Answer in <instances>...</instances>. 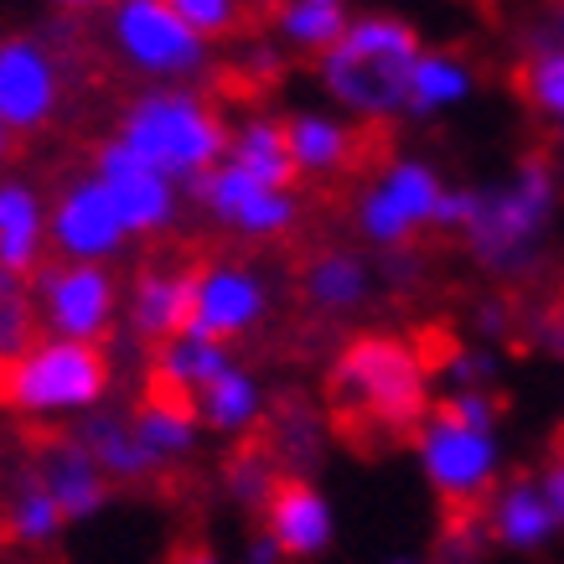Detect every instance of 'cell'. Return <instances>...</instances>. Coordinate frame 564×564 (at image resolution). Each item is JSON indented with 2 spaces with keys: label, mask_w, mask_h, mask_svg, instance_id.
<instances>
[{
  "label": "cell",
  "mask_w": 564,
  "mask_h": 564,
  "mask_svg": "<svg viewBox=\"0 0 564 564\" xmlns=\"http://www.w3.org/2000/svg\"><path fill=\"white\" fill-rule=\"evenodd\" d=\"M322 404L332 435L358 451L414 445L435 410V352L410 332H347L326 358Z\"/></svg>",
  "instance_id": "cell-1"
},
{
  "label": "cell",
  "mask_w": 564,
  "mask_h": 564,
  "mask_svg": "<svg viewBox=\"0 0 564 564\" xmlns=\"http://www.w3.org/2000/svg\"><path fill=\"white\" fill-rule=\"evenodd\" d=\"M564 203V176L554 151H529L513 172L471 187V207L456 243L492 285H523L539 274L549 254V234Z\"/></svg>",
  "instance_id": "cell-2"
},
{
  "label": "cell",
  "mask_w": 564,
  "mask_h": 564,
  "mask_svg": "<svg viewBox=\"0 0 564 564\" xmlns=\"http://www.w3.org/2000/svg\"><path fill=\"white\" fill-rule=\"evenodd\" d=\"M420 57H425V42L410 21L389 17V11H362L311 68H316L322 99L352 124H362L368 135H378V130L410 120V88Z\"/></svg>",
  "instance_id": "cell-3"
},
{
  "label": "cell",
  "mask_w": 564,
  "mask_h": 564,
  "mask_svg": "<svg viewBox=\"0 0 564 564\" xmlns=\"http://www.w3.org/2000/svg\"><path fill=\"white\" fill-rule=\"evenodd\" d=\"M140 161L166 172L182 187H197L223 155L234 135V115L223 109L213 88L197 84H140L130 99L115 109V130Z\"/></svg>",
  "instance_id": "cell-4"
},
{
  "label": "cell",
  "mask_w": 564,
  "mask_h": 564,
  "mask_svg": "<svg viewBox=\"0 0 564 564\" xmlns=\"http://www.w3.org/2000/svg\"><path fill=\"white\" fill-rule=\"evenodd\" d=\"M115 378V347L42 332L17 362L0 368V414L21 420L26 430H68L109 404Z\"/></svg>",
  "instance_id": "cell-5"
},
{
  "label": "cell",
  "mask_w": 564,
  "mask_h": 564,
  "mask_svg": "<svg viewBox=\"0 0 564 564\" xmlns=\"http://www.w3.org/2000/svg\"><path fill=\"white\" fill-rule=\"evenodd\" d=\"M497 414L502 399L492 389H445L435 410L414 435L430 492L441 497V513L487 508L497 481Z\"/></svg>",
  "instance_id": "cell-6"
},
{
  "label": "cell",
  "mask_w": 564,
  "mask_h": 564,
  "mask_svg": "<svg viewBox=\"0 0 564 564\" xmlns=\"http://www.w3.org/2000/svg\"><path fill=\"white\" fill-rule=\"evenodd\" d=\"M78 21L52 17L36 32L0 36V120L17 140L57 130L78 84Z\"/></svg>",
  "instance_id": "cell-7"
},
{
  "label": "cell",
  "mask_w": 564,
  "mask_h": 564,
  "mask_svg": "<svg viewBox=\"0 0 564 564\" xmlns=\"http://www.w3.org/2000/svg\"><path fill=\"white\" fill-rule=\"evenodd\" d=\"M104 52L140 84H197L218 73V47L172 11V0H109L99 17Z\"/></svg>",
  "instance_id": "cell-8"
},
{
  "label": "cell",
  "mask_w": 564,
  "mask_h": 564,
  "mask_svg": "<svg viewBox=\"0 0 564 564\" xmlns=\"http://www.w3.org/2000/svg\"><path fill=\"white\" fill-rule=\"evenodd\" d=\"M441 166L425 155L393 151L383 155L373 172H362L352 192V234L368 254H393V249H420L425 234H435L445 203Z\"/></svg>",
  "instance_id": "cell-9"
},
{
  "label": "cell",
  "mask_w": 564,
  "mask_h": 564,
  "mask_svg": "<svg viewBox=\"0 0 564 564\" xmlns=\"http://www.w3.org/2000/svg\"><path fill=\"white\" fill-rule=\"evenodd\" d=\"M192 213L218 234V239L239 243V249H274L301 234L306 223V192L301 182H270L218 161L213 172L192 187Z\"/></svg>",
  "instance_id": "cell-10"
},
{
  "label": "cell",
  "mask_w": 564,
  "mask_h": 564,
  "mask_svg": "<svg viewBox=\"0 0 564 564\" xmlns=\"http://www.w3.org/2000/svg\"><path fill=\"white\" fill-rule=\"evenodd\" d=\"M280 306V280L254 254H207L192 264V322L187 332L239 347L270 326Z\"/></svg>",
  "instance_id": "cell-11"
},
{
  "label": "cell",
  "mask_w": 564,
  "mask_h": 564,
  "mask_svg": "<svg viewBox=\"0 0 564 564\" xmlns=\"http://www.w3.org/2000/svg\"><path fill=\"white\" fill-rule=\"evenodd\" d=\"M36 316L47 337H73V343H115L124 311V280L115 264H73V259H47L32 274Z\"/></svg>",
  "instance_id": "cell-12"
},
{
  "label": "cell",
  "mask_w": 564,
  "mask_h": 564,
  "mask_svg": "<svg viewBox=\"0 0 564 564\" xmlns=\"http://www.w3.org/2000/svg\"><path fill=\"white\" fill-rule=\"evenodd\" d=\"M88 172L104 182V192L115 197L124 228L135 243H161L172 239L182 218L192 213V192L182 182H172L166 172H155L151 161H140L120 135H104L88 151Z\"/></svg>",
  "instance_id": "cell-13"
},
{
  "label": "cell",
  "mask_w": 564,
  "mask_h": 564,
  "mask_svg": "<svg viewBox=\"0 0 564 564\" xmlns=\"http://www.w3.org/2000/svg\"><path fill=\"white\" fill-rule=\"evenodd\" d=\"M47 239H52V259H73V264H120L135 249L115 197L104 192V182L88 166L68 172L52 187Z\"/></svg>",
  "instance_id": "cell-14"
},
{
  "label": "cell",
  "mask_w": 564,
  "mask_h": 564,
  "mask_svg": "<svg viewBox=\"0 0 564 564\" xmlns=\"http://www.w3.org/2000/svg\"><path fill=\"white\" fill-rule=\"evenodd\" d=\"M378 295H383V280H378V259L368 249L322 243L295 264V301H301L311 322L322 326L352 322V316L373 306Z\"/></svg>",
  "instance_id": "cell-15"
},
{
  "label": "cell",
  "mask_w": 564,
  "mask_h": 564,
  "mask_svg": "<svg viewBox=\"0 0 564 564\" xmlns=\"http://www.w3.org/2000/svg\"><path fill=\"white\" fill-rule=\"evenodd\" d=\"M187 322H192V264L187 259H145L124 280V311H120L124 347L151 358L155 347L182 337Z\"/></svg>",
  "instance_id": "cell-16"
},
{
  "label": "cell",
  "mask_w": 564,
  "mask_h": 564,
  "mask_svg": "<svg viewBox=\"0 0 564 564\" xmlns=\"http://www.w3.org/2000/svg\"><path fill=\"white\" fill-rule=\"evenodd\" d=\"M368 130L337 115L332 104H295L285 109V145L301 187H332L362 172L368 161Z\"/></svg>",
  "instance_id": "cell-17"
},
{
  "label": "cell",
  "mask_w": 564,
  "mask_h": 564,
  "mask_svg": "<svg viewBox=\"0 0 564 564\" xmlns=\"http://www.w3.org/2000/svg\"><path fill=\"white\" fill-rule=\"evenodd\" d=\"M26 456L21 462L36 471V481L52 492V502L63 508L68 523H88L104 502L115 497V481L99 471V462L88 456V445L68 430H26Z\"/></svg>",
  "instance_id": "cell-18"
},
{
  "label": "cell",
  "mask_w": 564,
  "mask_h": 564,
  "mask_svg": "<svg viewBox=\"0 0 564 564\" xmlns=\"http://www.w3.org/2000/svg\"><path fill=\"white\" fill-rule=\"evenodd\" d=\"M130 430H135V445L145 466H151L155 481L176 477V471H187L197 462V451H203V420H197V404L192 399H176V393H161V389H140L130 404Z\"/></svg>",
  "instance_id": "cell-19"
},
{
  "label": "cell",
  "mask_w": 564,
  "mask_h": 564,
  "mask_svg": "<svg viewBox=\"0 0 564 564\" xmlns=\"http://www.w3.org/2000/svg\"><path fill=\"white\" fill-rule=\"evenodd\" d=\"M254 441L270 451L285 477H311L322 466L326 445L337 441V435H332V420H326L322 399H311L301 389H285V393H270V410H264V425H259Z\"/></svg>",
  "instance_id": "cell-20"
},
{
  "label": "cell",
  "mask_w": 564,
  "mask_h": 564,
  "mask_svg": "<svg viewBox=\"0 0 564 564\" xmlns=\"http://www.w3.org/2000/svg\"><path fill=\"white\" fill-rule=\"evenodd\" d=\"M52 192L26 172H0V264L21 274H36L52 259L47 239Z\"/></svg>",
  "instance_id": "cell-21"
},
{
  "label": "cell",
  "mask_w": 564,
  "mask_h": 564,
  "mask_svg": "<svg viewBox=\"0 0 564 564\" xmlns=\"http://www.w3.org/2000/svg\"><path fill=\"white\" fill-rule=\"evenodd\" d=\"M259 533L270 539L285 560H316L332 544V502L311 477H285L274 487L270 508L259 513Z\"/></svg>",
  "instance_id": "cell-22"
},
{
  "label": "cell",
  "mask_w": 564,
  "mask_h": 564,
  "mask_svg": "<svg viewBox=\"0 0 564 564\" xmlns=\"http://www.w3.org/2000/svg\"><path fill=\"white\" fill-rule=\"evenodd\" d=\"M192 404H197V420H203L207 435L239 445V441H254L259 425H264L270 389H264V378H259L249 362L234 358L203 393H197V399H192Z\"/></svg>",
  "instance_id": "cell-23"
},
{
  "label": "cell",
  "mask_w": 564,
  "mask_h": 564,
  "mask_svg": "<svg viewBox=\"0 0 564 564\" xmlns=\"http://www.w3.org/2000/svg\"><path fill=\"white\" fill-rule=\"evenodd\" d=\"M560 523L564 518L554 508V497H549L544 477H533V471L502 481L492 502H487V529H492V544L502 549H539L554 539Z\"/></svg>",
  "instance_id": "cell-24"
},
{
  "label": "cell",
  "mask_w": 564,
  "mask_h": 564,
  "mask_svg": "<svg viewBox=\"0 0 564 564\" xmlns=\"http://www.w3.org/2000/svg\"><path fill=\"white\" fill-rule=\"evenodd\" d=\"M68 529L63 508L52 502V492L36 481V471L26 462H17V471L6 477V492H0V533L17 549H52Z\"/></svg>",
  "instance_id": "cell-25"
},
{
  "label": "cell",
  "mask_w": 564,
  "mask_h": 564,
  "mask_svg": "<svg viewBox=\"0 0 564 564\" xmlns=\"http://www.w3.org/2000/svg\"><path fill=\"white\" fill-rule=\"evenodd\" d=\"M228 362H234V347L228 343L182 332V337H172L166 347H155L151 358H145V389L176 393V399H197Z\"/></svg>",
  "instance_id": "cell-26"
},
{
  "label": "cell",
  "mask_w": 564,
  "mask_h": 564,
  "mask_svg": "<svg viewBox=\"0 0 564 564\" xmlns=\"http://www.w3.org/2000/svg\"><path fill=\"white\" fill-rule=\"evenodd\" d=\"M73 435L88 445V456L99 462V471L115 481V487H155L151 466H145V456H140V445H135V430H130L124 404H104V410L84 414V420L73 425Z\"/></svg>",
  "instance_id": "cell-27"
},
{
  "label": "cell",
  "mask_w": 564,
  "mask_h": 564,
  "mask_svg": "<svg viewBox=\"0 0 564 564\" xmlns=\"http://www.w3.org/2000/svg\"><path fill=\"white\" fill-rule=\"evenodd\" d=\"M513 88L533 120H544L549 130H564V42L518 32Z\"/></svg>",
  "instance_id": "cell-28"
},
{
  "label": "cell",
  "mask_w": 564,
  "mask_h": 564,
  "mask_svg": "<svg viewBox=\"0 0 564 564\" xmlns=\"http://www.w3.org/2000/svg\"><path fill=\"white\" fill-rule=\"evenodd\" d=\"M347 21H352V11L347 6H326V0H280L270 11V26H264V36H270L274 47L285 52V57H306V63H316L337 36L347 32Z\"/></svg>",
  "instance_id": "cell-29"
},
{
  "label": "cell",
  "mask_w": 564,
  "mask_h": 564,
  "mask_svg": "<svg viewBox=\"0 0 564 564\" xmlns=\"http://www.w3.org/2000/svg\"><path fill=\"white\" fill-rule=\"evenodd\" d=\"M477 94V68L471 57L451 47H425L420 68H414V88H410V120H441L451 109H462Z\"/></svg>",
  "instance_id": "cell-30"
},
{
  "label": "cell",
  "mask_w": 564,
  "mask_h": 564,
  "mask_svg": "<svg viewBox=\"0 0 564 564\" xmlns=\"http://www.w3.org/2000/svg\"><path fill=\"white\" fill-rule=\"evenodd\" d=\"M243 172L254 176H270V182H295V166H291V145H285V115L274 109H243L234 115V135H228V155Z\"/></svg>",
  "instance_id": "cell-31"
},
{
  "label": "cell",
  "mask_w": 564,
  "mask_h": 564,
  "mask_svg": "<svg viewBox=\"0 0 564 564\" xmlns=\"http://www.w3.org/2000/svg\"><path fill=\"white\" fill-rule=\"evenodd\" d=\"M280 481H285V471L274 466V456L259 441L228 445V456L218 462L223 497H228L234 508H243L249 518H259L264 508H270V497H274V487H280Z\"/></svg>",
  "instance_id": "cell-32"
},
{
  "label": "cell",
  "mask_w": 564,
  "mask_h": 564,
  "mask_svg": "<svg viewBox=\"0 0 564 564\" xmlns=\"http://www.w3.org/2000/svg\"><path fill=\"white\" fill-rule=\"evenodd\" d=\"M36 337H42V316H36L32 274L0 264V368L17 362Z\"/></svg>",
  "instance_id": "cell-33"
},
{
  "label": "cell",
  "mask_w": 564,
  "mask_h": 564,
  "mask_svg": "<svg viewBox=\"0 0 564 564\" xmlns=\"http://www.w3.org/2000/svg\"><path fill=\"white\" fill-rule=\"evenodd\" d=\"M172 11L213 47H234L249 32V0H172Z\"/></svg>",
  "instance_id": "cell-34"
},
{
  "label": "cell",
  "mask_w": 564,
  "mask_h": 564,
  "mask_svg": "<svg viewBox=\"0 0 564 564\" xmlns=\"http://www.w3.org/2000/svg\"><path fill=\"white\" fill-rule=\"evenodd\" d=\"M285 73H291V57L274 47L270 36H239V42H234V84L264 94V88H274Z\"/></svg>",
  "instance_id": "cell-35"
},
{
  "label": "cell",
  "mask_w": 564,
  "mask_h": 564,
  "mask_svg": "<svg viewBox=\"0 0 564 564\" xmlns=\"http://www.w3.org/2000/svg\"><path fill=\"white\" fill-rule=\"evenodd\" d=\"M523 332H544L549 343L564 352V291L544 306H523Z\"/></svg>",
  "instance_id": "cell-36"
},
{
  "label": "cell",
  "mask_w": 564,
  "mask_h": 564,
  "mask_svg": "<svg viewBox=\"0 0 564 564\" xmlns=\"http://www.w3.org/2000/svg\"><path fill=\"white\" fill-rule=\"evenodd\" d=\"M529 36H549V42H564V0H539V11L523 21Z\"/></svg>",
  "instance_id": "cell-37"
},
{
  "label": "cell",
  "mask_w": 564,
  "mask_h": 564,
  "mask_svg": "<svg viewBox=\"0 0 564 564\" xmlns=\"http://www.w3.org/2000/svg\"><path fill=\"white\" fill-rule=\"evenodd\" d=\"M544 487H549V497H554V508H560V518H564V430L554 435V445H549Z\"/></svg>",
  "instance_id": "cell-38"
},
{
  "label": "cell",
  "mask_w": 564,
  "mask_h": 564,
  "mask_svg": "<svg viewBox=\"0 0 564 564\" xmlns=\"http://www.w3.org/2000/svg\"><path fill=\"white\" fill-rule=\"evenodd\" d=\"M104 6H109V0H47L52 17L78 21V26H84V21H94V17H104Z\"/></svg>",
  "instance_id": "cell-39"
},
{
  "label": "cell",
  "mask_w": 564,
  "mask_h": 564,
  "mask_svg": "<svg viewBox=\"0 0 564 564\" xmlns=\"http://www.w3.org/2000/svg\"><path fill=\"white\" fill-rule=\"evenodd\" d=\"M166 564H223L218 549L203 544V539H187V544H176L172 554H166Z\"/></svg>",
  "instance_id": "cell-40"
},
{
  "label": "cell",
  "mask_w": 564,
  "mask_h": 564,
  "mask_svg": "<svg viewBox=\"0 0 564 564\" xmlns=\"http://www.w3.org/2000/svg\"><path fill=\"white\" fill-rule=\"evenodd\" d=\"M11 155H17V135L6 130V120H0V172L11 166Z\"/></svg>",
  "instance_id": "cell-41"
},
{
  "label": "cell",
  "mask_w": 564,
  "mask_h": 564,
  "mask_svg": "<svg viewBox=\"0 0 564 564\" xmlns=\"http://www.w3.org/2000/svg\"><path fill=\"white\" fill-rule=\"evenodd\" d=\"M274 6H280V0H249V11H264V17H270Z\"/></svg>",
  "instance_id": "cell-42"
},
{
  "label": "cell",
  "mask_w": 564,
  "mask_h": 564,
  "mask_svg": "<svg viewBox=\"0 0 564 564\" xmlns=\"http://www.w3.org/2000/svg\"><path fill=\"white\" fill-rule=\"evenodd\" d=\"M554 155L564 161V130H554Z\"/></svg>",
  "instance_id": "cell-43"
},
{
  "label": "cell",
  "mask_w": 564,
  "mask_h": 564,
  "mask_svg": "<svg viewBox=\"0 0 564 564\" xmlns=\"http://www.w3.org/2000/svg\"><path fill=\"white\" fill-rule=\"evenodd\" d=\"M326 6H347V0H326Z\"/></svg>",
  "instance_id": "cell-44"
},
{
  "label": "cell",
  "mask_w": 564,
  "mask_h": 564,
  "mask_svg": "<svg viewBox=\"0 0 564 564\" xmlns=\"http://www.w3.org/2000/svg\"><path fill=\"white\" fill-rule=\"evenodd\" d=\"M404 564H414V560H404Z\"/></svg>",
  "instance_id": "cell-45"
}]
</instances>
